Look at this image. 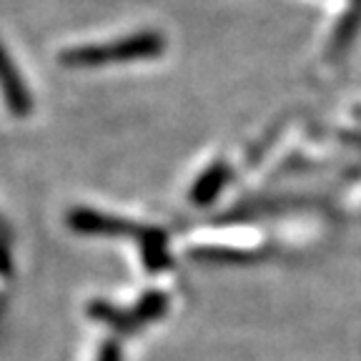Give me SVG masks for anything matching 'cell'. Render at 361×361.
Listing matches in <instances>:
<instances>
[{
  "instance_id": "5",
  "label": "cell",
  "mask_w": 361,
  "mask_h": 361,
  "mask_svg": "<svg viewBox=\"0 0 361 361\" xmlns=\"http://www.w3.org/2000/svg\"><path fill=\"white\" fill-rule=\"evenodd\" d=\"M141 238V254L143 261L151 271H164L169 269V254H166V233L158 228H141L138 231Z\"/></svg>"
},
{
  "instance_id": "7",
  "label": "cell",
  "mask_w": 361,
  "mask_h": 361,
  "mask_svg": "<svg viewBox=\"0 0 361 361\" xmlns=\"http://www.w3.org/2000/svg\"><path fill=\"white\" fill-rule=\"evenodd\" d=\"M361 25V0H356L354 6L346 11V16L338 20L336 30H334L331 35V45H329V53L331 56H341V53L349 48V43L354 40L356 30H359Z\"/></svg>"
},
{
  "instance_id": "9",
  "label": "cell",
  "mask_w": 361,
  "mask_h": 361,
  "mask_svg": "<svg viewBox=\"0 0 361 361\" xmlns=\"http://www.w3.org/2000/svg\"><path fill=\"white\" fill-rule=\"evenodd\" d=\"M98 361H123V351H121L116 338H108L106 344L98 349Z\"/></svg>"
},
{
  "instance_id": "10",
  "label": "cell",
  "mask_w": 361,
  "mask_h": 361,
  "mask_svg": "<svg viewBox=\"0 0 361 361\" xmlns=\"http://www.w3.org/2000/svg\"><path fill=\"white\" fill-rule=\"evenodd\" d=\"M356 116H361V108H356Z\"/></svg>"
},
{
  "instance_id": "3",
  "label": "cell",
  "mask_w": 361,
  "mask_h": 361,
  "mask_svg": "<svg viewBox=\"0 0 361 361\" xmlns=\"http://www.w3.org/2000/svg\"><path fill=\"white\" fill-rule=\"evenodd\" d=\"M68 226L75 233H85V236H123V233L141 231L130 221L101 214L96 209H73L68 214Z\"/></svg>"
},
{
  "instance_id": "2",
  "label": "cell",
  "mask_w": 361,
  "mask_h": 361,
  "mask_svg": "<svg viewBox=\"0 0 361 361\" xmlns=\"http://www.w3.org/2000/svg\"><path fill=\"white\" fill-rule=\"evenodd\" d=\"M0 93H3V101H6L8 111L18 118H25L33 111V98H30V90L25 88L20 73H18L16 63L8 56V51L0 43Z\"/></svg>"
},
{
  "instance_id": "8",
  "label": "cell",
  "mask_w": 361,
  "mask_h": 361,
  "mask_svg": "<svg viewBox=\"0 0 361 361\" xmlns=\"http://www.w3.org/2000/svg\"><path fill=\"white\" fill-rule=\"evenodd\" d=\"M166 311H169V293L146 291L141 299H138V304L130 309V316L135 319V324H138V326H143V324L161 319Z\"/></svg>"
},
{
  "instance_id": "1",
  "label": "cell",
  "mask_w": 361,
  "mask_h": 361,
  "mask_svg": "<svg viewBox=\"0 0 361 361\" xmlns=\"http://www.w3.org/2000/svg\"><path fill=\"white\" fill-rule=\"evenodd\" d=\"M166 51V38L153 30L133 33L128 38H121L113 45H75L66 48L58 56V63L68 68H101L113 66V63H133L158 58Z\"/></svg>"
},
{
  "instance_id": "6",
  "label": "cell",
  "mask_w": 361,
  "mask_h": 361,
  "mask_svg": "<svg viewBox=\"0 0 361 361\" xmlns=\"http://www.w3.org/2000/svg\"><path fill=\"white\" fill-rule=\"evenodd\" d=\"M88 314L93 316V319H98V322H103L106 326H111L113 331L130 334L138 329V324H135V319L130 316V311L116 309V306L108 304V301H93V304L88 306Z\"/></svg>"
},
{
  "instance_id": "4",
  "label": "cell",
  "mask_w": 361,
  "mask_h": 361,
  "mask_svg": "<svg viewBox=\"0 0 361 361\" xmlns=\"http://www.w3.org/2000/svg\"><path fill=\"white\" fill-rule=\"evenodd\" d=\"M228 178H231L228 166H226L224 161H216V164L209 166V169L198 176L196 183H193L191 203L193 206H209V203H214L216 198L221 196V191L226 188Z\"/></svg>"
}]
</instances>
